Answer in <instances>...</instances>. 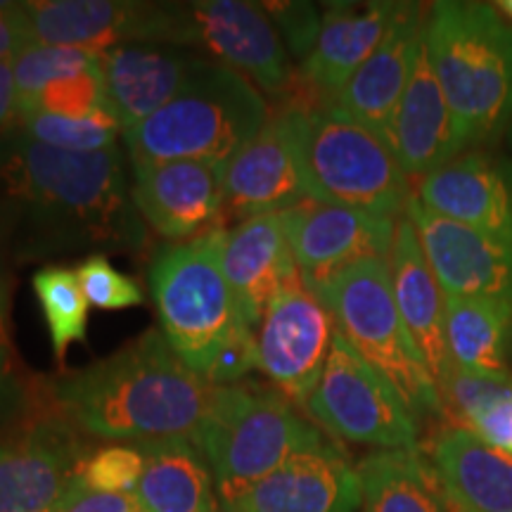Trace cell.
I'll use <instances>...</instances> for the list:
<instances>
[{
    "mask_svg": "<svg viewBox=\"0 0 512 512\" xmlns=\"http://www.w3.org/2000/svg\"><path fill=\"white\" fill-rule=\"evenodd\" d=\"M147 242L119 145L67 152L36 143L17 126L0 136V252L41 261L143 252Z\"/></svg>",
    "mask_w": 512,
    "mask_h": 512,
    "instance_id": "obj_1",
    "label": "cell"
},
{
    "mask_svg": "<svg viewBox=\"0 0 512 512\" xmlns=\"http://www.w3.org/2000/svg\"><path fill=\"white\" fill-rule=\"evenodd\" d=\"M57 413L100 439L192 437L214 387L174 354L159 330H147L117 354L48 384Z\"/></svg>",
    "mask_w": 512,
    "mask_h": 512,
    "instance_id": "obj_2",
    "label": "cell"
},
{
    "mask_svg": "<svg viewBox=\"0 0 512 512\" xmlns=\"http://www.w3.org/2000/svg\"><path fill=\"white\" fill-rule=\"evenodd\" d=\"M425 36L463 152L496 143L512 126V24L494 3L439 0Z\"/></svg>",
    "mask_w": 512,
    "mask_h": 512,
    "instance_id": "obj_3",
    "label": "cell"
},
{
    "mask_svg": "<svg viewBox=\"0 0 512 512\" xmlns=\"http://www.w3.org/2000/svg\"><path fill=\"white\" fill-rule=\"evenodd\" d=\"M271 119L247 76L204 60L169 105L124 136L133 169L164 162L228 166Z\"/></svg>",
    "mask_w": 512,
    "mask_h": 512,
    "instance_id": "obj_4",
    "label": "cell"
},
{
    "mask_svg": "<svg viewBox=\"0 0 512 512\" xmlns=\"http://www.w3.org/2000/svg\"><path fill=\"white\" fill-rule=\"evenodd\" d=\"M192 439L207 458L221 505L238 501L297 453L328 441L287 396L254 382L214 387Z\"/></svg>",
    "mask_w": 512,
    "mask_h": 512,
    "instance_id": "obj_5",
    "label": "cell"
},
{
    "mask_svg": "<svg viewBox=\"0 0 512 512\" xmlns=\"http://www.w3.org/2000/svg\"><path fill=\"white\" fill-rule=\"evenodd\" d=\"M226 233L228 228L219 226L200 238L164 247L147 275L159 332L204 382L230 339L252 330L242 323L223 273Z\"/></svg>",
    "mask_w": 512,
    "mask_h": 512,
    "instance_id": "obj_6",
    "label": "cell"
},
{
    "mask_svg": "<svg viewBox=\"0 0 512 512\" xmlns=\"http://www.w3.org/2000/svg\"><path fill=\"white\" fill-rule=\"evenodd\" d=\"M299 152L313 200L399 221L413 197L392 147L332 102L297 105Z\"/></svg>",
    "mask_w": 512,
    "mask_h": 512,
    "instance_id": "obj_7",
    "label": "cell"
},
{
    "mask_svg": "<svg viewBox=\"0 0 512 512\" xmlns=\"http://www.w3.org/2000/svg\"><path fill=\"white\" fill-rule=\"evenodd\" d=\"M313 294L330 311L339 335L392 384L418 422L446 420L437 382L396 306L389 259L361 261Z\"/></svg>",
    "mask_w": 512,
    "mask_h": 512,
    "instance_id": "obj_8",
    "label": "cell"
},
{
    "mask_svg": "<svg viewBox=\"0 0 512 512\" xmlns=\"http://www.w3.org/2000/svg\"><path fill=\"white\" fill-rule=\"evenodd\" d=\"M304 411L349 444L380 451H418V418L344 335L335 332L323 375Z\"/></svg>",
    "mask_w": 512,
    "mask_h": 512,
    "instance_id": "obj_9",
    "label": "cell"
},
{
    "mask_svg": "<svg viewBox=\"0 0 512 512\" xmlns=\"http://www.w3.org/2000/svg\"><path fill=\"white\" fill-rule=\"evenodd\" d=\"M34 43L105 53L124 43L195 48L190 3L133 0H34L24 3Z\"/></svg>",
    "mask_w": 512,
    "mask_h": 512,
    "instance_id": "obj_10",
    "label": "cell"
},
{
    "mask_svg": "<svg viewBox=\"0 0 512 512\" xmlns=\"http://www.w3.org/2000/svg\"><path fill=\"white\" fill-rule=\"evenodd\" d=\"M311 197L299 152L297 105L271 114L223 176L221 226L233 228L264 214H280Z\"/></svg>",
    "mask_w": 512,
    "mask_h": 512,
    "instance_id": "obj_11",
    "label": "cell"
},
{
    "mask_svg": "<svg viewBox=\"0 0 512 512\" xmlns=\"http://www.w3.org/2000/svg\"><path fill=\"white\" fill-rule=\"evenodd\" d=\"M335 320L309 287H285L268 306L259 328V370L294 406H306L328 363Z\"/></svg>",
    "mask_w": 512,
    "mask_h": 512,
    "instance_id": "obj_12",
    "label": "cell"
},
{
    "mask_svg": "<svg viewBox=\"0 0 512 512\" xmlns=\"http://www.w3.org/2000/svg\"><path fill=\"white\" fill-rule=\"evenodd\" d=\"M287 245L309 290L370 259H389L396 221L306 197L280 211Z\"/></svg>",
    "mask_w": 512,
    "mask_h": 512,
    "instance_id": "obj_13",
    "label": "cell"
},
{
    "mask_svg": "<svg viewBox=\"0 0 512 512\" xmlns=\"http://www.w3.org/2000/svg\"><path fill=\"white\" fill-rule=\"evenodd\" d=\"M86 453L57 411L0 434V512H53Z\"/></svg>",
    "mask_w": 512,
    "mask_h": 512,
    "instance_id": "obj_14",
    "label": "cell"
},
{
    "mask_svg": "<svg viewBox=\"0 0 512 512\" xmlns=\"http://www.w3.org/2000/svg\"><path fill=\"white\" fill-rule=\"evenodd\" d=\"M406 216L446 297L494 302L512 313V245L408 200Z\"/></svg>",
    "mask_w": 512,
    "mask_h": 512,
    "instance_id": "obj_15",
    "label": "cell"
},
{
    "mask_svg": "<svg viewBox=\"0 0 512 512\" xmlns=\"http://www.w3.org/2000/svg\"><path fill=\"white\" fill-rule=\"evenodd\" d=\"M195 48L247 76L259 91L283 95L292 88V64L283 38L261 3L202 0L190 3Z\"/></svg>",
    "mask_w": 512,
    "mask_h": 512,
    "instance_id": "obj_16",
    "label": "cell"
},
{
    "mask_svg": "<svg viewBox=\"0 0 512 512\" xmlns=\"http://www.w3.org/2000/svg\"><path fill=\"white\" fill-rule=\"evenodd\" d=\"M420 204L434 214L512 245V164L486 150H465L418 181Z\"/></svg>",
    "mask_w": 512,
    "mask_h": 512,
    "instance_id": "obj_17",
    "label": "cell"
},
{
    "mask_svg": "<svg viewBox=\"0 0 512 512\" xmlns=\"http://www.w3.org/2000/svg\"><path fill=\"white\" fill-rule=\"evenodd\" d=\"M226 166L164 162L133 169L131 200L159 238L192 240L221 226Z\"/></svg>",
    "mask_w": 512,
    "mask_h": 512,
    "instance_id": "obj_18",
    "label": "cell"
},
{
    "mask_svg": "<svg viewBox=\"0 0 512 512\" xmlns=\"http://www.w3.org/2000/svg\"><path fill=\"white\" fill-rule=\"evenodd\" d=\"M204 60L169 43H124L100 53L105 105L124 136L169 105Z\"/></svg>",
    "mask_w": 512,
    "mask_h": 512,
    "instance_id": "obj_19",
    "label": "cell"
},
{
    "mask_svg": "<svg viewBox=\"0 0 512 512\" xmlns=\"http://www.w3.org/2000/svg\"><path fill=\"white\" fill-rule=\"evenodd\" d=\"M425 27L427 10H422L420 3H399L392 27L387 29L380 46L332 102L358 124L370 128L389 147H392L396 110L411 81Z\"/></svg>",
    "mask_w": 512,
    "mask_h": 512,
    "instance_id": "obj_20",
    "label": "cell"
},
{
    "mask_svg": "<svg viewBox=\"0 0 512 512\" xmlns=\"http://www.w3.org/2000/svg\"><path fill=\"white\" fill-rule=\"evenodd\" d=\"M228 512H356L361 479L349 458L330 441L306 448L261 479Z\"/></svg>",
    "mask_w": 512,
    "mask_h": 512,
    "instance_id": "obj_21",
    "label": "cell"
},
{
    "mask_svg": "<svg viewBox=\"0 0 512 512\" xmlns=\"http://www.w3.org/2000/svg\"><path fill=\"white\" fill-rule=\"evenodd\" d=\"M223 273L242 323L256 330L273 299L285 287L302 283L278 214L254 216L228 228Z\"/></svg>",
    "mask_w": 512,
    "mask_h": 512,
    "instance_id": "obj_22",
    "label": "cell"
},
{
    "mask_svg": "<svg viewBox=\"0 0 512 512\" xmlns=\"http://www.w3.org/2000/svg\"><path fill=\"white\" fill-rule=\"evenodd\" d=\"M392 150L411 181H422L463 152L451 107L434 74L427 36H422L411 81L396 110Z\"/></svg>",
    "mask_w": 512,
    "mask_h": 512,
    "instance_id": "obj_23",
    "label": "cell"
},
{
    "mask_svg": "<svg viewBox=\"0 0 512 512\" xmlns=\"http://www.w3.org/2000/svg\"><path fill=\"white\" fill-rule=\"evenodd\" d=\"M399 3H335L323 22L311 55L302 62V79L320 102H335L363 62L375 53L392 27Z\"/></svg>",
    "mask_w": 512,
    "mask_h": 512,
    "instance_id": "obj_24",
    "label": "cell"
},
{
    "mask_svg": "<svg viewBox=\"0 0 512 512\" xmlns=\"http://www.w3.org/2000/svg\"><path fill=\"white\" fill-rule=\"evenodd\" d=\"M389 278L403 323L439 387L451 368L444 337L446 294L422 252L418 233L408 216L396 221L394 245L389 252Z\"/></svg>",
    "mask_w": 512,
    "mask_h": 512,
    "instance_id": "obj_25",
    "label": "cell"
},
{
    "mask_svg": "<svg viewBox=\"0 0 512 512\" xmlns=\"http://www.w3.org/2000/svg\"><path fill=\"white\" fill-rule=\"evenodd\" d=\"M432 470L453 512H512V456L463 427L439 432Z\"/></svg>",
    "mask_w": 512,
    "mask_h": 512,
    "instance_id": "obj_26",
    "label": "cell"
},
{
    "mask_svg": "<svg viewBox=\"0 0 512 512\" xmlns=\"http://www.w3.org/2000/svg\"><path fill=\"white\" fill-rule=\"evenodd\" d=\"M145 467L136 496L147 512H211L219 505L214 477L192 437L138 441Z\"/></svg>",
    "mask_w": 512,
    "mask_h": 512,
    "instance_id": "obj_27",
    "label": "cell"
},
{
    "mask_svg": "<svg viewBox=\"0 0 512 512\" xmlns=\"http://www.w3.org/2000/svg\"><path fill=\"white\" fill-rule=\"evenodd\" d=\"M512 313L494 302L446 297L444 337L451 366L467 375H510Z\"/></svg>",
    "mask_w": 512,
    "mask_h": 512,
    "instance_id": "obj_28",
    "label": "cell"
},
{
    "mask_svg": "<svg viewBox=\"0 0 512 512\" xmlns=\"http://www.w3.org/2000/svg\"><path fill=\"white\" fill-rule=\"evenodd\" d=\"M356 470L363 512H446L437 475L418 451H375Z\"/></svg>",
    "mask_w": 512,
    "mask_h": 512,
    "instance_id": "obj_29",
    "label": "cell"
},
{
    "mask_svg": "<svg viewBox=\"0 0 512 512\" xmlns=\"http://www.w3.org/2000/svg\"><path fill=\"white\" fill-rule=\"evenodd\" d=\"M439 394L451 425L512 456V373L479 377L451 366Z\"/></svg>",
    "mask_w": 512,
    "mask_h": 512,
    "instance_id": "obj_30",
    "label": "cell"
},
{
    "mask_svg": "<svg viewBox=\"0 0 512 512\" xmlns=\"http://www.w3.org/2000/svg\"><path fill=\"white\" fill-rule=\"evenodd\" d=\"M43 320H46L50 342L57 361H64L67 351L76 342L88 337V304L76 278V271L67 266H46L31 278Z\"/></svg>",
    "mask_w": 512,
    "mask_h": 512,
    "instance_id": "obj_31",
    "label": "cell"
},
{
    "mask_svg": "<svg viewBox=\"0 0 512 512\" xmlns=\"http://www.w3.org/2000/svg\"><path fill=\"white\" fill-rule=\"evenodd\" d=\"M17 128L36 143L67 152H102L117 147L124 136L119 121L110 110H100L86 117H60V114H24Z\"/></svg>",
    "mask_w": 512,
    "mask_h": 512,
    "instance_id": "obj_32",
    "label": "cell"
},
{
    "mask_svg": "<svg viewBox=\"0 0 512 512\" xmlns=\"http://www.w3.org/2000/svg\"><path fill=\"white\" fill-rule=\"evenodd\" d=\"M15 81L19 102L31 95L46 91L57 81L72 79L83 72H93L100 67V53L69 46H48V43H31L15 60Z\"/></svg>",
    "mask_w": 512,
    "mask_h": 512,
    "instance_id": "obj_33",
    "label": "cell"
},
{
    "mask_svg": "<svg viewBox=\"0 0 512 512\" xmlns=\"http://www.w3.org/2000/svg\"><path fill=\"white\" fill-rule=\"evenodd\" d=\"M143 467L145 456L140 444H112L88 451L76 470V477L95 491L136 494Z\"/></svg>",
    "mask_w": 512,
    "mask_h": 512,
    "instance_id": "obj_34",
    "label": "cell"
},
{
    "mask_svg": "<svg viewBox=\"0 0 512 512\" xmlns=\"http://www.w3.org/2000/svg\"><path fill=\"white\" fill-rule=\"evenodd\" d=\"M107 110L105 83L100 67L83 72L72 79L57 81L46 91L19 102V117L24 114H60V117H86V114Z\"/></svg>",
    "mask_w": 512,
    "mask_h": 512,
    "instance_id": "obj_35",
    "label": "cell"
},
{
    "mask_svg": "<svg viewBox=\"0 0 512 512\" xmlns=\"http://www.w3.org/2000/svg\"><path fill=\"white\" fill-rule=\"evenodd\" d=\"M76 278L86 302L102 311H121L145 304V292L136 280L128 278L107 259V254H93L76 266Z\"/></svg>",
    "mask_w": 512,
    "mask_h": 512,
    "instance_id": "obj_36",
    "label": "cell"
},
{
    "mask_svg": "<svg viewBox=\"0 0 512 512\" xmlns=\"http://www.w3.org/2000/svg\"><path fill=\"white\" fill-rule=\"evenodd\" d=\"M264 5L266 15L278 29L280 38H283L285 48L290 50L294 57H302V62L311 55L316 38L320 31V15L313 3H261Z\"/></svg>",
    "mask_w": 512,
    "mask_h": 512,
    "instance_id": "obj_37",
    "label": "cell"
},
{
    "mask_svg": "<svg viewBox=\"0 0 512 512\" xmlns=\"http://www.w3.org/2000/svg\"><path fill=\"white\" fill-rule=\"evenodd\" d=\"M53 512H147L136 494H110L95 491L79 477L69 482Z\"/></svg>",
    "mask_w": 512,
    "mask_h": 512,
    "instance_id": "obj_38",
    "label": "cell"
},
{
    "mask_svg": "<svg viewBox=\"0 0 512 512\" xmlns=\"http://www.w3.org/2000/svg\"><path fill=\"white\" fill-rule=\"evenodd\" d=\"M31 43L34 34L24 3H12L10 8L0 10V60H15Z\"/></svg>",
    "mask_w": 512,
    "mask_h": 512,
    "instance_id": "obj_39",
    "label": "cell"
},
{
    "mask_svg": "<svg viewBox=\"0 0 512 512\" xmlns=\"http://www.w3.org/2000/svg\"><path fill=\"white\" fill-rule=\"evenodd\" d=\"M27 408V389L12 370V354L0 351V427L19 420Z\"/></svg>",
    "mask_w": 512,
    "mask_h": 512,
    "instance_id": "obj_40",
    "label": "cell"
},
{
    "mask_svg": "<svg viewBox=\"0 0 512 512\" xmlns=\"http://www.w3.org/2000/svg\"><path fill=\"white\" fill-rule=\"evenodd\" d=\"M19 119V93L15 81V64L0 60V136L10 131Z\"/></svg>",
    "mask_w": 512,
    "mask_h": 512,
    "instance_id": "obj_41",
    "label": "cell"
},
{
    "mask_svg": "<svg viewBox=\"0 0 512 512\" xmlns=\"http://www.w3.org/2000/svg\"><path fill=\"white\" fill-rule=\"evenodd\" d=\"M10 306H12L10 273H8V266H5V256L0 252V351H8V354H12Z\"/></svg>",
    "mask_w": 512,
    "mask_h": 512,
    "instance_id": "obj_42",
    "label": "cell"
},
{
    "mask_svg": "<svg viewBox=\"0 0 512 512\" xmlns=\"http://www.w3.org/2000/svg\"><path fill=\"white\" fill-rule=\"evenodd\" d=\"M494 5H496V10L501 12V15L512 24V0H498V3H494Z\"/></svg>",
    "mask_w": 512,
    "mask_h": 512,
    "instance_id": "obj_43",
    "label": "cell"
},
{
    "mask_svg": "<svg viewBox=\"0 0 512 512\" xmlns=\"http://www.w3.org/2000/svg\"><path fill=\"white\" fill-rule=\"evenodd\" d=\"M508 136H510V155H508V159H510V164H512V126L508 128Z\"/></svg>",
    "mask_w": 512,
    "mask_h": 512,
    "instance_id": "obj_44",
    "label": "cell"
},
{
    "mask_svg": "<svg viewBox=\"0 0 512 512\" xmlns=\"http://www.w3.org/2000/svg\"><path fill=\"white\" fill-rule=\"evenodd\" d=\"M211 512H228V510H226V508H223V505L219 503V505H216V508H214V510H211Z\"/></svg>",
    "mask_w": 512,
    "mask_h": 512,
    "instance_id": "obj_45",
    "label": "cell"
},
{
    "mask_svg": "<svg viewBox=\"0 0 512 512\" xmlns=\"http://www.w3.org/2000/svg\"><path fill=\"white\" fill-rule=\"evenodd\" d=\"M510 351H512V330H510Z\"/></svg>",
    "mask_w": 512,
    "mask_h": 512,
    "instance_id": "obj_46",
    "label": "cell"
}]
</instances>
